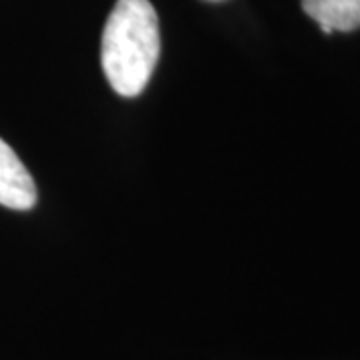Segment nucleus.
Listing matches in <instances>:
<instances>
[{"instance_id":"obj_1","label":"nucleus","mask_w":360,"mask_h":360,"mask_svg":"<svg viewBox=\"0 0 360 360\" xmlns=\"http://www.w3.org/2000/svg\"><path fill=\"white\" fill-rule=\"evenodd\" d=\"M160 54L158 16L148 0H118L106 20L101 46L106 80L120 96L141 94Z\"/></svg>"},{"instance_id":"obj_2","label":"nucleus","mask_w":360,"mask_h":360,"mask_svg":"<svg viewBox=\"0 0 360 360\" xmlns=\"http://www.w3.org/2000/svg\"><path fill=\"white\" fill-rule=\"evenodd\" d=\"M0 205L30 210L37 205V184L13 148L0 139Z\"/></svg>"},{"instance_id":"obj_3","label":"nucleus","mask_w":360,"mask_h":360,"mask_svg":"<svg viewBox=\"0 0 360 360\" xmlns=\"http://www.w3.org/2000/svg\"><path fill=\"white\" fill-rule=\"evenodd\" d=\"M302 8L326 34L360 28V0H302Z\"/></svg>"}]
</instances>
